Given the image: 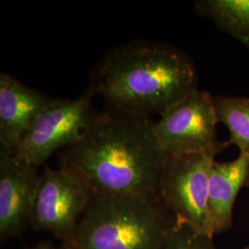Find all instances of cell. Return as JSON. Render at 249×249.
I'll return each instance as SVG.
<instances>
[{
    "instance_id": "obj_12",
    "label": "cell",
    "mask_w": 249,
    "mask_h": 249,
    "mask_svg": "<svg viewBox=\"0 0 249 249\" xmlns=\"http://www.w3.org/2000/svg\"><path fill=\"white\" fill-rule=\"evenodd\" d=\"M213 102L219 123L229 130L228 144L235 145L240 153L249 155V97L217 95Z\"/></svg>"
},
{
    "instance_id": "obj_14",
    "label": "cell",
    "mask_w": 249,
    "mask_h": 249,
    "mask_svg": "<svg viewBox=\"0 0 249 249\" xmlns=\"http://www.w3.org/2000/svg\"><path fill=\"white\" fill-rule=\"evenodd\" d=\"M57 249V248H54L53 246H51V245H48V244H42V245H39V246H37V247H35V248H33V249Z\"/></svg>"
},
{
    "instance_id": "obj_8",
    "label": "cell",
    "mask_w": 249,
    "mask_h": 249,
    "mask_svg": "<svg viewBox=\"0 0 249 249\" xmlns=\"http://www.w3.org/2000/svg\"><path fill=\"white\" fill-rule=\"evenodd\" d=\"M41 173L38 168L0 151V238L18 236L35 202Z\"/></svg>"
},
{
    "instance_id": "obj_6",
    "label": "cell",
    "mask_w": 249,
    "mask_h": 249,
    "mask_svg": "<svg viewBox=\"0 0 249 249\" xmlns=\"http://www.w3.org/2000/svg\"><path fill=\"white\" fill-rule=\"evenodd\" d=\"M92 190L76 171L60 166L41 173L30 222L38 231H47L65 245L71 241Z\"/></svg>"
},
{
    "instance_id": "obj_9",
    "label": "cell",
    "mask_w": 249,
    "mask_h": 249,
    "mask_svg": "<svg viewBox=\"0 0 249 249\" xmlns=\"http://www.w3.org/2000/svg\"><path fill=\"white\" fill-rule=\"evenodd\" d=\"M54 98L28 87L5 72L0 73V146L16 149L38 115Z\"/></svg>"
},
{
    "instance_id": "obj_1",
    "label": "cell",
    "mask_w": 249,
    "mask_h": 249,
    "mask_svg": "<svg viewBox=\"0 0 249 249\" xmlns=\"http://www.w3.org/2000/svg\"><path fill=\"white\" fill-rule=\"evenodd\" d=\"M164 158L149 117L111 107L59 153L60 166L80 174L92 192L111 195L158 196Z\"/></svg>"
},
{
    "instance_id": "obj_13",
    "label": "cell",
    "mask_w": 249,
    "mask_h": 249,
    "mask_svg": "<svg viewBox=\"0 0 249 249\" xmlns=\"http://www.w3.org/2000/svg\"><path fill=\"white\" fill-rule=\"evenodd\" d=\"M213 235L194 230L187 223L173 220L162 249H216Z\"/></svg>"
},
{
    "instance_id": "obj_11",
    "label": "cell",
    "mask_w": 249,
    "mask_h": 249,
    "mask_svg": "<svg viewBox=\"0 0 249 249\" xmlns=\"http://www.w3.org/2000/svg\"><path fill=\"white\" fill-rule=\"evenodd\" d=\"M194 8L249 49V0H197Z\"/></svg>"
},
{
    "instance_id": "obj_4",
    "label": "cell",
    "mask_w": 249,
    "mask_h": 249,
    "mask_svg": "<svg viewBox=\"0 0 249 249\" xmlns=\"http://www.w3.org/2000/svg\"><path fill=\"white\" fill-rule=\"evenodd\" d=\"M222 151L165 154L159 182L158 196L174 220L209 234L210 177L215 158Z\"/></svg>"
},
{
    "instance_id": "obj_7",
    "label": "cell",
    "mask_w": 249,
    "mask_h": 249,
    "mask_svg": "<svg viewBox=\"0 0 249 249\" xmlns=\"http://www.w3.org/2000/svg\"><path fill=\"white\" fill-rule=\"evenodd\" d=\"M153 123V132L165 154H185L225 149L218 140L219 123L211 93L193 89L168 107Z\"/></svg>"
},
{
    "instance_id": "obj_10",
    "label": "cell",
    "mask_w": 249,
    "mask_h": 249,
    "mask_svg": "<svg viewBox=\"0 0 249 249\" xmlns=\"http://www.w3.org/2000/svg\"><path fill=\"white\" fill-rule=\"evenodd\" d=\"M249 184V155L240 153L228 162L214 161L211 171L208 213L212 235L228 230L233 206L241 189Z\"/></svg>"
},
{
    "instance_id": "obj_15",
    "label": "cell",
    "mask_w": 249,
    "mask_h": 249,
    "mask_svg": "<svg viewBox=\"0 0 249 249\" xmlns=\"http://www.w3.org/2000/svg\"><path fill=\"white\" fill-rule=\"evenodd\" d=\"M249 249V248H247V249Z\"/></svg>"
},
{
    "instance_id": "obj_2",
    "label": "cell",
    "mask_w": 249,
    "mask_h": 249,
    "mask_svg": "<svg viewBox=\"0 0 249 249\" xmlns=\"http://www.w3.org/2000/svg\"><path fill=\"white\" fill-rule=\"evenodd\" d=\"M89 80L88 88L111 108L147 117L197 89L196 68L187 53L147 40L109 50L91 70Z\"/></svg>"
},
{
    "instance_id": "obj_5",
    "label": "cell",
    "mask_w": 249,
    "mask_h": 249,
    "mask_svg": "<svg viewBox=\"0 0 249 249\" xmlns=\"http://www.w3.org/2000/svg\"><path fill=\"white\" fill-rule=\"evenodd\" d=\"M94 96L88 88L78 98L53 99L36 117L16 149L9 152L39 168L55 151L80 142L98 115L92 106Z\"/></svg>"
},
{
    "instance_id": "obj_3",
    "label": "cell",
    "mask_w": 249,
    "mask_h": 249,
    "mask_svg": "<svg viewBox=\"0 0 249 249\" xmlns=\"http://www.w3.org/2000/svg\"><path fill=\"white\" fill-rule=\"evenodd\" d=\"M158 196L92 192L64 249H162L171 223Z\"/></svg>"
}]
</instances>
